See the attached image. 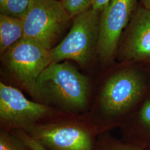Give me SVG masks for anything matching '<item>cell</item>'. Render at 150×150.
Here are the masks:
<instances>
[{
    "label": "cell",
    "mask_w": 150,
    "mask_h": 150,
    "mask_svg": "<svg viewBox=\"0 0 150 150\" xmlns=\"http://www.w3.org/2000/svg\"><path fill=\"white\" fill-rule=\"evenodd\" d=\"M37 90L39 101L64 112L80 113L88 106L89 79L67 62L50 64L38 79Z\"/></svg>",
    "instance_id": "1"
},
{
    "label": "cell",
    "mask_w": 150,
    "mask_h": 150,
    "mask_svg": "<svg viewBox=\"0 0 150 150\" xmlns=\"http://www.w3.org/2000/svg\"><path fill=\"white\" fill-rule=\"evenodd\" d=\"M100 14L90 6L73 18L67 35L50 50L52 62L69 59L87 67L97 54Z\"/></svg>",
    "instance_id": "2"
},
{
    "label": "cell",
    "mask_w": 150,
    "mask_h": 150,
    "mask_svg": "<svg viewBox=\"0 0 150 150\" xmlns=\"http://www.w3.org/2000/svg\"><path fill=\"white\" fill-rule=\"evenodd\" d=\"M1 59L14 79L38 101V79L52 62L50 50L23 38L1 54Z\"/></svg>",
    "instance_id": "3"
},
{
    "label": "cell",
    "mask_w": 150,
    "mask_h": 150,
    "mask_svg": "<svg viewBox=\"0 0 150 150\" xmlns=\"http://www.w3.org/2000/svg\"><path fill=\"white\" fill-rule=\"evenodd\" d=\"M72 19L60 0H31L23 20V38L51 50Z\"/></svg>",
    "instance_id": "4"
},
{
    "label": "cell",
    "mask_w": 150,
    "mask_h": 150,
    "mask_svg": "<svg viewBox=\"0 0 150 150\" xmlns=\"http://www.w3.org/2000/svg\"><path fill=\"white\" fill-rule=\"evenodd\" d=\"M26 132L49 150H98L94 129L79 120L39 122Z\"/></svg>",
    "instance_id": "5"
},
{
    "label": "cell",
    "mask_w": 150,
    "mask_h": 150,
    "mask_svg": "<svg viewBox=\"0 0 150 150\" xmlns=\"http://www.w3.org/2000/svg\"><path fill=\"white\" fill-rule=\"evenodd\" d=\"M54 112L45 103L28 100L17 88L0 82V122L1 129L28 131Z\"/></svg>",
    "instance_id": "6"
},
{
    "label": "cell",
    "mask_w": 150,
    "mask_h": 150,
    "mask_svg": "<svg viewBox=\"0 0 150 150\" xmlns=\"http://www.w3.org/2000/svg\"><path fill=\"white\" fill-rule=\"evenodd\" d=\"M137 0H111L101 12L97 54L102 64L112 62L123 30L128 26Z\"/></svg>",
    "instance_id": "7"
},
{
    "label": "cell",
    "mask_w": 150,
    "mask_h": 150,
    "mask_svg": "<svg viewBox=\"0 0 150 150\" xmlns=\"http://www.w3.org/2000/svg\"><path fill=\"white\" fill-rule=\"evenodd\" d=\"M144 81L132 69H126L111 76L102 87L98 103L102 112L109 116L123 114L141 96Z\"/></svg>",
    "instance_id": "8"
},
{
    "label": "cell",
    "mask_w": 150,
    "mask_h": 150,
    "mask_svg": "<svg viewBox=\"0 0 150 150\" xmlns=\"http://www.w3.org/2000/svg\"><path fill=\"white\" fill-rule=\"evenodd\" d=\"M126 61H150V9L137 7L128 25L121 48Z\"/></svg>",
    "instance_id": "9"
},
{
    "label": "cell",
    "mask_w": 150,
    "mask_h": 150,
    "mask_svg": "<svg viewBox=\"0 0 150 150\" xmlns=\"http://www.w3.org/2000/svg\"><path fill=\"white\" fill-rule=\"evenodd\" d=\"M23 21L0 14V54H4L23 38Z\"/></svg>",
    "instance_id": "10"
},
{
    "label": "cell",
    "mask_w": 150,
    "mask_h": 150,
    "mask_svg": "<svg viewBox=\"0 0 150 150\" xmlns=\"http://www.w3.org/2000/svg\"><path fill=\"white\" fill-rule=\"evenodd\" d=\"M31 0H0V14L23 20L27 15Z\"/></svg>",
    "instance_id": "11"
},
{
    "label": "cell",
    "mask_w": 150,
    "mask_h": 150,
    "mask_svg": "<svg viewBox=\"0 0 150 150\" xmlns=\"http://www.w3.org/2000/svg\"><path fill=\"white\" fill-rule=\"evenodd\" d=\"M98 150H145L139 145L129 142H123L107 137L98 139Z\"/></svg>",
    "instance_id": "12"
},
{
    "label": "cell",
    "mask_w": 150,
    "mask_h": 150,
    "mask_svg": "<svg viewBox=\"0 0 150 150\" xmlns=\"http://www.w3.org/2000/svg\"><path fill=\"white\" fill-rule=\"evenodd\" d=\"M0 150H31L11 131L1 129Z\"/></svg>",
    "instance_id": "13"
},
{
    "label": "cell",
    "mask_w": 150,
    "mask_h": 150,
    "mask_svg": "<svg viewBox=\"0 0 150 150\" xmlns=\"http://www.w3.org/2000/svg\"><path fill=\"white\" fill-rule=\"evenodd\" d=\"M65 10L71 17L75 16L85 11L91 5L93 0H60Z\"/></svg>",
    "instance_id": "14"
},
{
    "label": "cell",
    "mask_w": 150,
    "mask_h": 150,
    "mask_svg": "<svg viewBox=\"0 0 150 150\" xmlns=\"http://www.w3.org/2000/svg\"><path fill=\"white\" fill-rule=\"evenodd\" d=\"M11 132L20 139H21L31 150H49L40 145L23 130L14 129L11 131Z\"/></svg>",
    "instance_id": "15"
},
{
    "label": "cell",
    "mask_w": 150,
    "mask_h": 150,
    "mask_svg": "<svg viewBox=\"0 0 150 150\" xmlns=\"http://www.w3.org/2000/svg\"><path fill=\"white\" fill-rule=\"evenodd\" d=\"M110 1L111 0H93L91 6L93 10L101 12Z\"/></svg>",
    "instance_id": "16"
},
{
    "label": "cell",
    "mask_w": 150,
    "mask_h": 150,
    "mask_svg": "<svg viewBox=\"0 0 150 150\" xmlns=\"http://www.w3.org/2000/svg\"><path fill=\"white\" fill-rule=\"evenodd\" d=\"M142 6L150 9V0H141Z\"/></svg>",
    "instance_id": "17"
}]
</instances>
